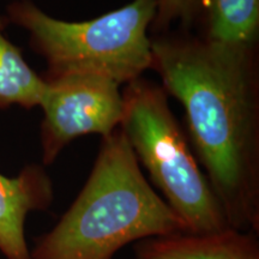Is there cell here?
Returning a JSON list of instances; mask_svg holds the SVG:
<instances>
[{
    "instance_id": "6da1fadb",
    "label": "cell",
    "mask_w": 259,
    "mask_h": 259,
    "mask_svg": "<svg viewBox=\"0 0 259 259\" xmlns=\"http://www.w3.org/2000/svg\"><path fill=\"white\" fill-rule=\"evenodd\" d=\"M153 69L179 100L194 155L231 228L259 229L258 109L253 50L197 38L151 41Z\"/></svg>"
},
{
    "instance_id": "7a4b0ae2",
    "label": "cell",
    "mask_w": 259,
    "mask_h": 259,
    "mask_svg": "<svg viewBox=\"0 0 259 259\" xmlns=\"http://www.w3.org/2000/svg\"><path fill=\"white\" fill-rule=\"evenodd\" d=\"M187 232L145 179L122 131L103 138L83 190L30 259H113L130 242Z\"/></svg>"
},
{
    "instance_id": "3957f363",
    "label": "cell",
    "mask_w": 259,
    "mask_h": 259,
    "mask_svg": "<svg viewBox=\"0 0 259 259\" xmlns=\"http://www.w3.org/2000/svg\"><path fill=\"white\" fill-rule=\"evenodd\" d=\"M156 6L157 0H134L92 21L65 22L19 0L8 8V18L29 32L32 48L47 61V77L93 73L121 84L153 69L148 28Z\"/></svg>"
},
{
    "instance_id": "277c9868",
    "label": "cell",
    "mask_w": 259,
    "mask_h": 259,
    "mask_svg": "<svg viewBox=\"0 0 259 259\" xmlns=\"http://www.w3.org/2000/svg\"><path fill=\"white\" fill-rule=\"evenodd\" d=\"M121 131L187 233L205 234L231 228L208 178L197 163L186 136L161 87L144 79L128 83Z\"/></svg>"
},
{
    "instance_id": "5b68a950",
    "label": "cell",
    "mask_w": 259,
    "mask_h": 259,
    "mask_svg": "<svg viewBox=\"0 0 259 259\" xmlns=\"http://www.w3.org/2000/svg\"><path fill=\"white\" fill-rule=\"evenodd\" d=\"M46 90L40 107L42 160L56 161L58 155L74 138L97 134L108 137L124 116V97L120 84L108 77L93 73H69L46 77Z\"/></svg>"
},
{
    "instance_id": "8992f818",
    "label": "cell",
    "mask_w": 259,
    "mask_h": 259,
    "mask_svg": "<svg viewBox=\"0 0 259 259\" xmlns=\"http://www.w3.org/2000/svg\"><path fill=\"white\" fill-rule=\"evenodd\" d=\"M52 202L53 185L41 166H27L15 178L0 173V252L6 259H30L25 220L29 212L50 208Z\"/></svg>"
},
{
    "instance_id": "52a82bcc",
    "label": "cell",
    "mask_w": 259,
    "mask_h": 259,
    "mask_svg": "<svg viewBox=\"0 0 259 259\" xmlns=\"http://www.w3.org/2000/svg\"><path fill=\"white\" fill-rule=\"evenodd\" d=\"M135 259H259V245L253 232H184L144 239L136 246Z\"/></svg>"
},
{
    "instance_id": "ba28073f",
    "label": "cell",
    "mask_w": 259,
    "mask_h": 259,
    "mask_svg": "<svg viewBox=\"0 0 259 259\" xmlns=\"http://www.w3.org/2000/svg\"><path fill=\"white\" fill-rule=\"evenodd\" d=\"M0 16V108L40 106L46 90V80L24 60L21 51L4 34Z\"/></svg>"
},
{
    "instance_id": "9c48e42d",
    "label": "cell",
    "mask_w": 259,
    "mask_h": 259,
    "mask_svg": "<svg viewBox=\"0 0 259 259\" xmlns=\"http://www.w3.org/2000/svg\"><path fill=\"white\" fill-rule=\"evenodd\" d=\"M259 29V0H211L209 41L254 50Z\"/></svg>"
},
{
    "instance_id": "30bf717a",
    "label": "cell",
    "mask_w": 259,
    "mask_h": 259,
    "mask_svg": "<svg viewBox=\"0 0 259 259\" xmlns=\"http://www.w3.org/2000/svg\"><path fill=\"white\" fill-rule=\"evenodd\" d=\"M204 0H157L154 29L162 30L179 21L183 25H190L199 14Z\"/></svg>"
}]
</instances>
